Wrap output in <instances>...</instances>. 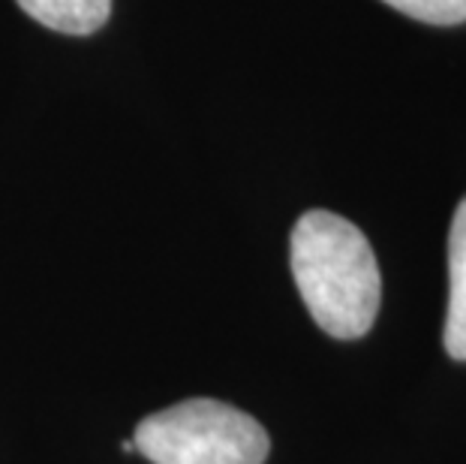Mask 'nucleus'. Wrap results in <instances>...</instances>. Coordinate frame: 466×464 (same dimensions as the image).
<instances>
[{
  "label": "nucleus",
  "mask_w": 466,
  "mask_h": 464,
  "mask_svg": "<svg viewBox=\"0 0 466 464\" xmlns=\"http://www.w3.org/2000/svg\"><path fill=\"white\" fill-rule=\"evenodd\" d=\"M289 256L301 299L322 332L340 341L370 332L382 278L359 226L334 211H307L292 230Z\"/></svg>",
  "instance_id": "obj_1"
},
{
  "label": "nucleus",
  "mask_w": 466,
  "mask_h": 464,
  "mask_svg": "<svg viewBox=\"0 0 466 464\" xmlns=\"http://www.w3.org/2000/svg\"><path fill=\"white\" fill-rule=\"evenodd\" d=\"M136 449L154 464H265L271 440L250 413L214 398L157 410L136 428Z\"/></svg>",
  "instance_id": "obj_2"
},
{
  "label": "nucleus",
  "mask_w": 466,
  "mask_h": 464,
  "mask_svg": "<svg viewBox=\"0 0 466 464\" xmlns=\"http://www.w3.org/2000/svg\"><path fill=\"white\" fill-rule=\"evenodd\" d=\"M449 314H445V350L451 359L466 362V200H461L449 235Z\"/></svg>",
  "instance_id": "obj_3"
},
{
  "label": "nucleus",
  "mask_w": 466,
  "mask_h": 464,
  "mask_svg": "<svg viewBox=\"0 0 466 464\" xmlns=\"http://www.w3.org/2000/svg\"><path fill=\"white\" fill-rule=\"evenodd\" d=\"M27 15L52 31L85 36L108 22L112 0H15Z\"/></svg>",
  "instance_id": "obj_4"
},
{
  "label": "nucleus",
  "mask_w": 466,
  "mask_h": 464,
  "mask_svg": "<svg viewBox=\"0 0 466 464\" xmlns=\"http://www.w3.org/2000/svg\"><path fill=\"white\" fill-rule=\"evenodd\" d=\"M398 13L415 18L424 25H463L466 22V0H382Z\"/></svg>",
  "instance_id": "obj_5"
},
{
  "label": "nucleus",
  "mask_w": 466,
  "mask_h": 464,
  "mask_svg": "<svg viewBox=\"0 0 466 464\" xmlns=\"http://www.w3.org/2000/svg\"><path fill=\"white\" fill-rule=\"evenodd\" d=\"M124 452H136V443L133 440H124V447H121Z\"/></svg>",
  "instance_id": "obj_6"
}]
</instances>
